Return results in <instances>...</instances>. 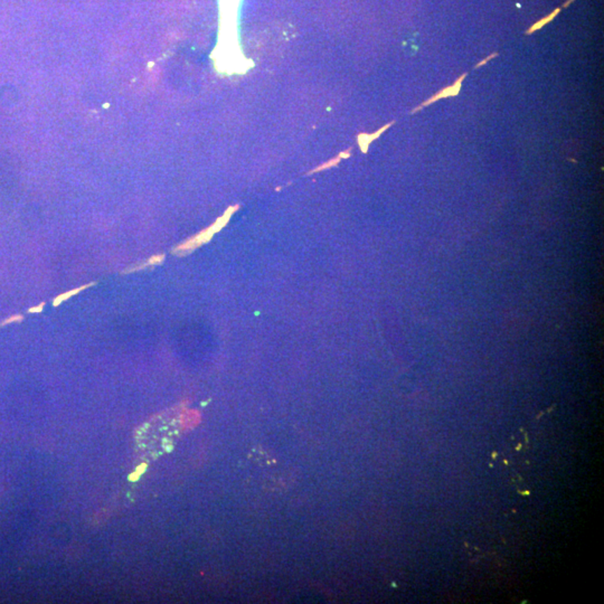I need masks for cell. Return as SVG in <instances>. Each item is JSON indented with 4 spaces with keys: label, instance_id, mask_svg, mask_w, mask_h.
<instances>
[{
    "label": "cell",
    "instance_id": "cell-2",
    "mask_svg": "<svg viewBox=\"0 0 604 604\" xmlns=\"http://www.w3.org/2000/svg\"><path fill=\"white\" fill-rule=\"evenodd\" d=\"M561 11H562V8H556L554 11H551L549 16L544 17L543 20L535 22V24H534V25H533L532 27H530L525 34H526V35H532L534 32H537L538 29H541L544 26L547 25L549 22H551V20H554L555 17L560 14Z\"/></svg>",
    "mask_w": 604,
    "mask_h": 604
},
{
    "label": "cell",
    "instance_id": "cell-1",
    "mask_svg": "<svg viewBox=\"0 0 604 604\" xmlns=\"http://www.w3.org/2000/svg\"><path fill=\"white\" fill-rule=\"evenodd\" d=\"M468 73H463L461 75L460 78H458L457 80L455 81V83L452 84V85L446 86L444 89L439 91L438 93H435L434 95L430 97L429 100L425 101V102L420 104L419 107H416L414 110H412L411 114H416V112L420 111L421 109L425 108V107H429L430 104H432V103L437 102V101L440 100V99H444V97H457L459 93H460L461 86H462V82L465 78H466Z\"/></svg>",
    "mask_w": 604,
    "mask_h": 604
},
{
    "label": "cell",
    "instance_id": "cell-3",
    "mask_svg": "<svg viewBox=\"0 0 604 604\" xmlns=\"http://www.w3.org/2000/svg\"><path fill=\"white\" fill-rule=\"evenodd\" d=\"M498 55H499V54L497 53V52H496V53L490 54V55L487 56V57H486L485 60H483V61L479 62V63H478L477 65H476V67H474V69H479V67H483V65H486V64H487L488 62L490 61L491 59H495V57H497V56H498Z\"/></svg>",
    "mask_w": 604,
    "mask_h": 604
}]
</instances>
